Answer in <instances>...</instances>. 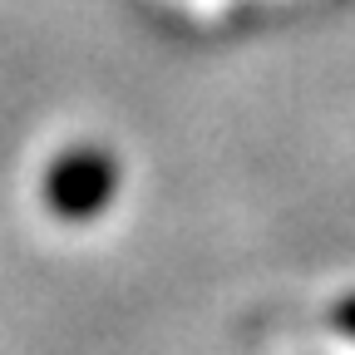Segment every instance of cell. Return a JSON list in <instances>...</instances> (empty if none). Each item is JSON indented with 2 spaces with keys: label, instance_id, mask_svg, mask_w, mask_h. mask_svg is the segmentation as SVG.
Listing matches in <instances>:
<instances>
[{
  "label": "cell",
  "instance_id": "1",
  "mask_svg": "<svg viewBox=\"0 0 355 355\" xmlns=\"http://www.w3.org/2000/svg\"><path fill=\"white\" fill-rule=\"evenodd\" d=\"M104 193H109V168L89 153L79 163H64L50 183V198L64 217H89L94 207H104Z\"/></svg>",
  "mask_w": 355,
  "mask_h": 355
}]
</instances>
